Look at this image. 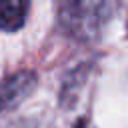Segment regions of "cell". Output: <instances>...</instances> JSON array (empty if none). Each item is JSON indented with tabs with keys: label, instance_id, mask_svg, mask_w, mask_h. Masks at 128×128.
<instances>
[{
	"label": "cell",
	"instance_id": "obj_2",
	"mask_svg": "<svg viewBox=\"0 0 128 128\" xmlns=\"http://www.w3.org/2000/svg\"><path fill=\"white\" fill-rule=\"evenodd\" d=\"M38 84V76L30 70L16 72L8 76L6 80L0 82V110H12L20 106L34 90Z\"/></svg>",
	"mask_w": 128,
	"mask_h": 128
},
{
	"label": "cell",
	"instance_id": "obj_3",
	"mask_svg": "<svg viewBox=\"0 0 128 128\" xmlns=\"http://www.w3.org/2000/svg\"><path fill=\"white\" fill-rule=\"evenodd\" d=\"M30 0H0V30L16 32L24 26Z\"/></svg>",
	"mask_w": 128,
	"mask_h": 128
},
{
	"label": "cell",
	"instance_id": "obj_4",
	"mask_svg": "<svg viewBox=\"0 0 128 128\" xmlns=\"http://www.w3.org/2000/svg\"><path fill=\"white\" fill-rule=\"evenodd\" d=\"M74 128H86V122H84V120H78V122H76V126H74Z\"/></svg>",
	"mask_w": 128,
	"mask_h": 128
},
{
	"label": "cell",
	"instance_id": "obj_1",
	"mask_svg": "<svg viewBox=\"0 0 128 128\" xmlns=\"http://www.w3.org/2000/svg\"><path fill=\"white\" fill-rule=\"evenodd\" d=\"M112 12V0H62L60 24L76 40H94Z\"/></svg>",
	"mask_w": 128,
	"mask_h": 128
}]
</instances>
